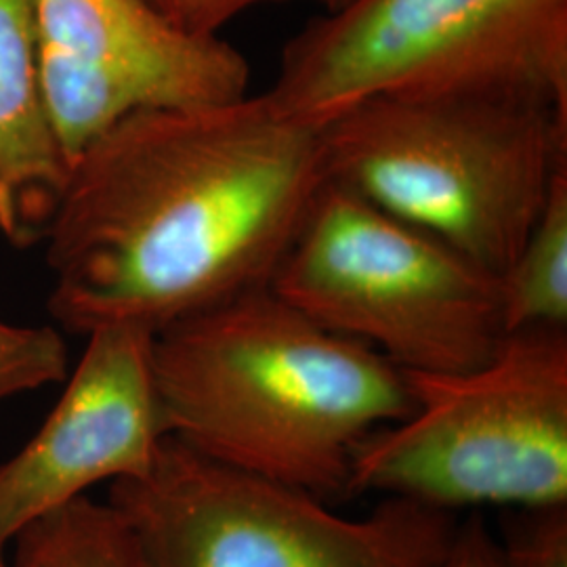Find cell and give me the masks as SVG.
<instances>
[{"instance_id": "1", "label": "cell", "mask_w": 567, "mask_h": 567, "mask_svg": "<svg viewBox=\"0 0 567 567\" xmlns=\"http://www.w3.org/2000/svg\"><path fill=\"white\" fill-rule=\"evenodd\" d=\"M324 183L320 126L269 93L133 112L72 161L49 311L82 337L156 334L267 286Z\"/></svg>"}, {"instance_id": "2", "label": "cell", "mask_w": 567, "mask_h": 567, "mask_svg": "<svg viewBox=\"0 0 567 567\" xmlns=\"http://www.w3.org/2000/svg\"><path fill=\"white\" fill-rule=\"evenodd\" d=\"M152 372L171 437L322 498H344L358 447L414 408L402 368L269 286L158 330Z\"/></svg>"}, {"instance_id": "3", "label": "cell", "mask_w": 567, "mask_h": 567, "mask_svg": "<svg viewBox=\"0 0 567 567\" xmlns=\"http://www.w3.org/2000/svg\"><path fill=\"white\" fill-rule=\"evenodd\" d=\"M320 137L328 182L496 276L567 171V107L526 95L377 97Z\"/></svg>"}, {"instance_id": "4", "label": "cell", "mask_w": 567, "mask_h": 567, "mask_svg": "<svg viewBox=\"0 0 567 567\" xmlns=\"http://www.w3.org/2000/svg\"><path fill=\"white\" fill-rule=\"evenodd\" d=\"M405 377L414 408L358 447L347 496L446 513L567 507V328L511 332L463 372Z\"/></svg>"}, {"instance_id": "5", "label": "cell", "mask_w": 567, "mask_h": 567, "mask_svg": "<svg viewBox=\"0 0 567 567\" xmlns=\"http://www.w3.org/2000/svg\"><path fill=\"white\" fill-rule=\"evenodd\" d=\"M267 93L313 126L377 97L526 95L567 107V0H351L286 42Z\"/></svg>"}, {"instance_id": "6", "label": "cell", "mask_w": 567, "mask_h": 567, "mask_svg": "<svg viewBox=\"0 0 567 567\" xmlns=\"http://www.w3.org/2000/svg\"><path fill=\"white\" fill-rule=\"evenodd\" d=\"M267 286L404 372H463L507 337L501 276L328 179Z\"/></svg>"}, {"instance_id": "7", "label": "cell", "mask_w": 567, "mask_h": 567, "mask_svg": "<svg viewBox=\"0 0 567 567\" xmlns=\"http://www.w3.org/2000/svg\"><path fill=\"white\" fill-rule=\"evenodd\" d=\"M107 503L152 567H431L456 532L446 511L400 498L344 517L305 487L171 435L143 477L110 486Z\"/></svg>"}, {"instance_id": "8", "label": "cell", "mask_w": 567, "mask_h": 567, "mask_svg": "<svg viewBox=\"0 0 567 567\" xmlns=\"http://www.w3.org/2000/svg\"><path fill=\"white\" fill-rule=\"evenodd\" d=\"M44 95L72 161L145 107L238 100L250 70L221 37L177 30L147 0H34Z\"/></svg>"}, {"instance_id": "9", "label": "cell", "mask_w": 567, "mask_h": 567, "mask_svg": "<svg viewBox=\"0 0 567 567\" xmlns=\"http://www.w3.org/2000/svg\"><path fill=\"white\" fill-rule=\"evenodd\" d=\"M152 332L102 328L37 435L0 463V550L89 487L143 477L166 433L152 372Z\"/></svg>"}, {"instance_id": "10", "label": "cell", "mask_w": 567, "mask_h": 567, "mask_svg": "<svg viewBox=\"0 0 567 567\" xmlns=\"http://www.w3.org/2000/svg\"><path fill=\"white\" fill-rule=\"evenodd\" d=\"M44 95L34 0H0V234L44 243L70 177Z\"/></svg>"}, {"instance_id": "11", "label": "cell", "mask_w": 567, "mask_h": 567, "mask_svg": "<svg viewBox=\"0 0 567 567\" xmlns=\"http://www.w3.org/2000/svg\"><path fill=\"white\" fill-rule=\"evenodd\" d=\"M505 334L529 328H567V171L515 261L501 276Z\"/></svg>"}, {"instance_id": "12", "label": "cell", "mask_w": 567, "mask_h": 567, "mask_svg": "<svg viewBox=\"0 0 567 567\" xmlns=\"http://www.w3.org/2000/svg\"><path fill=\"white\" fill-rule=\"evenodd\" d=\"M13 543V567H152L121 513L89 496L44 515Z\"/></svg>"}, {"instance_id": "13", "label": "cell", "mask_w": 567, "mask_h": 567, "mask_svg": "<svg viewBox=\"0 0 567 567\" xmlns=\"http://www.w3.org/2000/svg\"><path fill=\"white\" fill-rule=\"evenodd\" d=\"M70 353L51 326H16L0 320V404L61 383L68 377Z\"/></svg>"}, {"instance_id": "14", "label": "cell", "mask_w": 567, "mask_h": 567, "mask_svg": "<svg viewBox=\"0 0 567 567\" xmlns=\"http://www.w3.org/2000/svg\"><path fill=\"white\" fill-rule=\"evenodd\" d=\"M532 515L505 547L508 567H567V507Z\"/></svg>"}, {"instance_id": "15", "label": "cell", "mask_w": 567, "mask_h": 567, "mask_svg": "<svg viewBox=\"0 0 567 567\" xmlns=\"http://www.w3.org/2000/svg\"><path fill=\"white\" fill-rule=\"evenodd\" d=\"M164 20L194 37H221V30L246 11L282 0H147Z\"/></svg>"}, {"instance_id": "16", "label": "cell", "mask_w": 567, "mask_h": 567, "mask_svg": "<svg viewBox=\"0 0 567 567\" xmlns=\"http://www.w3.org/2000/svg\"><path fill=\"white\" fill-rule=\"evenodd\" d=\"M431 567H508L505 547L489 534L482 519L456 527L444 555Z\"/></svg>"}, {"instance_id": "17", "label": "cell", "mask_w": 567, "mask_h": 567, "mask_svg": "<svg viewBox=\"0 0 567 567\" xmlns=\"http://www.w3.org/2000/svg\"><path fill=\"white\" fill-rule=\"evenodd\" d=\"M320 2H324L326 11H337V9H341L351 0H320Z\"/></svg>"}, {"instance_id": "18", "label": "cell", "mask_w": 567, "mask_h": 567, "mask_svg": "<svg viewBox=\"0 0 567 567\" xmlns=\"http://www.w3.org/2000/svg\"><path fill=\"white\" fill-rule=\"evenodd\" d=\"M2 553H4V550H0V567H13L7 566V564H4V557H2Z\"/></svg>"}]
</instances>
